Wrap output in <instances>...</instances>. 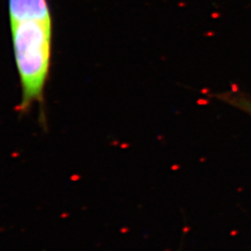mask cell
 <instances>
[{
  "instance_id": "obj_1",
  "label": "cell",
  "mask_w": 251,
  "mask_h": 251,
  "mask_svg": "<svg viewBox=\"0 0 251 251\" xmlns=\"http://www.w3.org/2000/svg\"><path fill=\"white\" fill-rule=\"evenodd\" d=\"M10 31L22 87L19 108L25 112L43 98L51 60L52 21L11 23Z\"/></svg>"
},
{
  "instance_id": "obj_2",
  "label": "cell",
  "mask_w": 251,
  "mask_h": 251,
  "mask_svg": "<svg viewBox=\"0 0 251 251\" xmlns=\"http://www.w3.org/2000/svg\"><path fill=\"white\" fill-rule=\"evenodd\" d=\"M11 23L27 20L52 21L48 0H9Z\"/></svg>"
},
{
  "instance_id": "obj_3",
  "label": "cell",
  "mask_w": 251,
  "mask_h": 251,
  "mask_svg": "<svg viewBox=\"0 0 251 251\" xmlns=\"http://www.w3.org/2000/svg\"><path fill=\"white\" fill-rule=\"evenodd\" d=\"M220 100L241 110L251 117V98L242 92H225L216 96Z\"/></svg>"
}]
</instances>
